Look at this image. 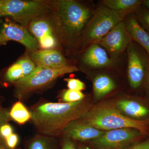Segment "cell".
Wrapping results in <instances>:
<instances>
[{"label": "cell", "instance_id": "10", "mask_svg": "<svg viewBox=\"0 0 149 149\" xmlns=\"http://www.w3.org/2000/svg\"><path fill=\"white\" fill-rule=\"evenodd\" d=\"M126 29L124 20L115 26L98 44L109 53L111 58H117L132 42Z\"/></svg>", "mask_w": 149, "mask_h": 149}, {"label": "cell", "instance_id": "4", "mask_svg": "<svg viewBox=\"0 0 149 149\" xmlns=\"http://www.w3.org/2000/svg\"><path fill=\"white\" fill-rule=\"evenodd\" d=\"M124 18L117 13L102 5L94 11L83 34L76 45L84 50L88 46L98 43Z\"/></svg>", "mask_w": 149, "mask_h": 149}, {"label": "cell", "instance_id": "31", "mask_svg": "<svg viewBox=\"0 0 149 149\" xmlns=\"http://www.w3.org/2000/svg\"><path fill=\"white\" fill-rule=\"evenodd\" d=\"M7 42L3 36L0 32V46L6 45Z\"/></svg>", "mask_w": 149, "mask_h": 149}, {"label": "cell", "instance_id": "2", "mask_svg": "<svg viewBox=\"0 0 149 149\" xmlns=\"http://www.w3.org/2000/svg\"><path fill=\"white\" fill-rule=\"evenodd\" d=\"M53 4L54 14L63 43L76 45L94 12L73 0H60Z\"/></svg>", "mask_w": 149, "mask_h": 149}, {"label": "cell", "instance_id": "25", "mask_svg": "<svg viewBox=\"0 0 149 149\" xmlns=\"http://www.w3.org/2000/svg\"><path fill=\"white\" fill-rule=\"evenodd\" d=\"M13 133V129L10 124L6 123L0 128V136L4 140Z\"/></svg>", "mask_w": 149, "mask_h": 149}, {"label": "cell", "instance_id": "11", "mask_svg": "<svg viewBox=\"0 0 149 149\" xmlns=\"http://www.w3.org/2000/svg\"><path fill=\"white\" fill-rule=\"evenodd\" d=\"M1 33L7 42L15 41L24 45L31 53L40 49L37 40L26 27L6 19L3 23Z\"/></svg>", "mask_w": 149, "mask_h": 149}, {"label": "cell", "instance_id": "23", "mask_svg": "<svg viewBox=\"0 0 149 149\" xmlns=\"http://www.w3.org/2000/svg\"><path fill=\"white\" fill-rule=\"evenodd\" d=\"M136 19L144 29L149 34V10H140V9L136 12Z\"/></svg>", "mask_w": 149, "mask_h": 149}, {"label": "cell", "instance_id": "24", "mask_svg": "<svg viewBox=\"0 0 149 149\" xmlns=\"http://www.w3.org/2000/svg\"><path fill=\"white\" fill-rule=\"evenodd\" d=\"M64 80L66 82L68 88L70 90L81 92L86 88L85 83L79 79L67 78Z\"/></svg>", "mask_w": 149, "mask_h": 149}, {"label": "cell", "instance_id": "21", "mask_svg": "<svg viewBox=\"0 0 149 149\" xmlns=\"http://www.w3.org/2000/svg\"><path fill=\"white\" fill-rule=\"evenodd\" d=\"M29 149H57L55 141L52 137L37 136L29 144Z\"/></svg>", "mask_w": 149, "mask_h": 149}, {"label": "cell", "instance_id": "9", "mask_svg": "<svg viewBox=\"0 0 149 149\" xmlns=\"http://www.w3.org/2000/svg\"><path fill=\"white\" fill-rule=\"evenodd\" d=\"M127 52L128 81L132 89H137L141 87L148 72L149 58L132 42L127 48Z\"/></svg>", "mask_w": 149, "mask_h": 149}, {"label": "cell", "instance_id": "14", "mask_svg": "<svg viewBox=\"0 0 149 149\" xmlns=\"http://www.w3.org/2000/svg\"><path fill=\"white\" fill-rule=\"evenodd\" d=\"M29 57L36 66L56 69L70 65L57 49H39L31 53Z\"/></svg>", "mask_w": 149, "mask_h": 149}, {"label": "cell", "instance_id": "1", "mask_svg": "<svg viewBox=\"0 0 149 149\" xmlns=\"http://www.w3.org/2000/svg\"><path fill=\"white\" fill-rule=\"evenodd\" d=\"M93 106L86 98L75 102L45 103L33 109L31 119L41 134L55 137L61 135L70 123L83 117Z\"/></svg>", "mask_w": 149, "mask_h": 149}, {"label": "cell", "instance_id": "3", "mask_svg": "<svg viewBox=\"0 0 149 149\" xmlns=\"http://www.w3.org/2000/svg\"><path fill=\"white\" fill-rule=\"evenodd\" d=\"M80 119L104 131L132 128L140 130L144 135L148 133L149 128V119L139 120L127 117L117 109L115 104L109 102L93 105Z\"/></svg>", "mask_w": 149, "mask_h": 149}, {"label": "cell", "instance_id": "13", "mask_svg": "<svg viewBox=\"0 0 149 149\" xmlns=\"http://www.w3.org/2000/svg\"><path fill=\"white\" fill-rule=\"evenodd\" d=\"M81 60L83 64L93 69L110 67L115 60L110 58L107 52L98 43L92 44L84 50Z\"/></svg>", "mask_w": 149, "mask_h": 149}, {"label": "cell", "instance_id": "35", "mask_svg": "<svg viewBox=\"0 0 149 149\" xmlns=\"http://www.w3.org/2000/svg\"><path fill=\"white\" fill-rule=\"evenodd\" d=\"M6 123H6L4 122V121H2V120H0V128H1L2 125H3L4 124ZM0 138H1V136H0Z\"/></svg>", "mask_w": 149, "mask_h": 149}, {"label": "cell", "instance_id": "8", "mask_svg": "<svg viewBox=\"0 0 149 149\" xmlns=\"http://www.w3.org/2000/svg\"><path fill=\"white\" fill-rule=\"evenodd\" d=\"M140 130L123 128L105 131L102 136L90 141L95 149H124L141 138Z\"/></svg>", "mask_w": 149, "mask_h": 149}, {"label": "cell", "instance_id": "34", "mask_svg": "<svg viewBox=\"0 0 149 149\" xmlns=\"http://www.w3.org/2000/svg\"><path fill=\"white\" fill-rule=\"evenodd\" d=\"M77 149H93L90 148V147L88 146H81L78 148Z\"/></svg>", "mask_w": 149, "mask_h": 149}, {"label": "cell", "instance_id": "16", "mask_svg": "<svg viewBox=\"0 0 149 149\" xmlns=\"http://www.w3.org/2000/svg\"><path fill=\"white\" fill-rule=\"evenodd\" d=\"M125 27L132 40L136 41L146 50L149 56V34L140 24L133 14L124 18Z\"/></svg>", "mask_w": 149, "mask_h": 149}, {"label": "cell", "instance_id": "29", "mask_svg": "<svg viewBox=\"0 0 149 149\" xmlns=\"http://www.w3.org/2000/svg\"><path fill=\"white\" fill-rule=\"evenodd\" d=\"M11 120L9 112L0 107V120L8 123Z\"/></svg>", "mask_w": 149, "mask_h": 149}, {"label": "cell", "instance_id": "18", "mask_svg": "<svg viewBox=\"0 0 149 149\" xmlns=\"http://www.w3.org/2000/svg\"><path fill=\"white\" fill-rule=\"evenodd\" d=\"M115 105L121 113L133 119L145 117L149 113L148 108L134 100H120L116 103Z\"/></svg>", "mask_w": 149, "mask_h": 149}, {"label": "cell", "instance_id": "19", "mask_svg": "<svg viewBox=\"0 0 149 149\" xmlns=\"http://www.w3.org/2000/svg\"><path fill=\"white\" fill-rule=\"evenodd\" d=\"M116 88L113 80L106 74L97 75L93 81L94 98L100 100L111 93Z\"/></svg>", "mask_w": 149, "mask_h": 149}, {"label": "cell", "instance_id": "33", "mask_svg": "<svg viewBox=\"0 0 149 149\" xmlns=\"http://www.w3.org/2000/svg\"><path fill=\"white\" fill-rule=\"evenodd\" d=\"M5 0H0V13L2 10L3 6Z\"/></svg>", "mask_w": 149, "mask_h": 149}, {"label": "cell", "instance_id": "7", "mask_svg": "<svg viewBox=\"0 0 149 149\" xmlns=\"http://www.w3.org/2000/svg\"><path fill=\"white\" fill-rule=\"evenodd\" d=\"M49 13L33 19L27 29L37 40L40 49L58 50L63 43L62 36L54 13L53 18L48 16Z\"/></svg>", "mask_w": 149, "mask_h": 149}, {"label": "cell", "instance_id": "6", "mask_svg": "<svg viewBox=\"0 0 149 149\" xmlns=\"http://www.w3.org/2000/svg\"><path fill=\"white\" fill-rule=\"evenodd\" d=\"M54 10L53 2L43 1L5 0L0 17L8 16L27 28L30 22Z\"/></svg>", "mask_w": 149, "mask_h": 149}, {"label": "cell", "instance_id": "28", "mask_svg": "<svg viewBox=\"0 0 149 149\" xmlns=\"http://www.w3.org/2000/svg\"><path fill=\"white\" fill-rule=\"evenodd\" d=\"M61 149H77L71 139L65 138L63 142Z\"/></svg>", "mask_w": 149, "mask_h": 149}, {"label": "cell", "instance_id": "15", "mask_svg": "<svg viewBox=\"0 0 149 149\" xmlns=\"http://www.w3.org/2000/svg\"><path fill=\"white\" fill-rule=\"evenodd\" d=\"M36 67L29 57L22 58L9 68L5 74V79L7 82L15 84L28 77Z\"/></svg>", "mask_w": 149, "mask_h": 149}, {"label": "cell", "instance_id": "32", "mask_svg": "<svg viewBox=\"0 0 149 149\" xmlns=\"http://www.w3.org/2000/svg\"><path fill=\"white\" fill-rule=\"evenodd\" d=\"M143 4L146 6L148 9L149 10V0H145L143 1Z\"/></svg>", "mask_w": 149, "mask_h": 149}, {"label": "cell", "instance_id": "27", "mask_svg": "<svg viewBox=\"0 0 149 149\" xmlns=\"http://www.w3.org/2000/svg\"><path fill=\"white\" fill-rule=\"evenodd\" d=\"M124 149H149V139L142 143L130 146Z\"/></svg>", "mask_w": 149, "mask_h": 149}, {"label": "cell", "instance_id": "20", "mask_svg": "<svg viewBox=\"0 0 149 149\" xmlns=\"http://www.w3.org/2000/svg\"><path fill=\"white\" fill-rule=\"evenodd\" d=\"M11 119L18 124H24L32 118L31 112L20 101L14 104L9 112Z\"/></svg>", "mask_w": 149, "mask_h": 149}, {"label": "cell", "instance_id": "17", "mask_svg": "<svg viewBox=\"0 0 149 149\" xmlns=\"http://www.w3.org/2000/svg\"><path fill=\"white\" fill-rule=\"evenodd\" d=\"M104 6L117 13L124 18L129 15L136 12L143 4L141 0H103Z\"/></svg>", "mask_w": 149, "mask_h": 149}, {"label": "cell", "instance_id": "22", "mask_svg": "<svg viewBox=\"0 0 149 149\" xmlns=\"http://www.w3.org/2000/svg\"><path fill=\"white\" fill-rule=\"evenodd\" d=\"M61 98L64 103H72L80 101L85 98L84 93L81 91L65 90L62 92Z\"/></svg>", "mask_w": 149, "mask_h": 149}, {"label": "cell", "instance_id": "5", "mask_svg": "<svg viewBox=\"0 0 149 149\" xmlns=\"http://www.w3.org/2000/svg\"><path fill=\"white\" fill-rule=\"evenodd\" d=\"M79 70L77 67L71 65L56 69L36 66L28 77L14 84L15 85V96L19 100L24 99L50 85L58 77Z\"/></svg>", "mask_w": 149, "mask_h": 149}, {"label": "cell", "instance_id": "12", "mask_svg": "<svg viewBox=\"0 0 149 149\" xmlns=\"http://www.w3.org/2000/svg\"><path fill=\"white\" fill-rule=\"evenodd\" d=\"M105 131L99 130L81 119L70 123L62 131L61 135L71 140L87 142L101 137Z\"/></svg>", "mask_w": 149, "mask_h": 149}, {"label": "cell", "instance_id": "26", "mask_svg": "<svg viewBox=\"0 0 149 149\" xmlns=\"http://www.w3.org/2000/svg\"><path fill=\"white\" fill-rule=\"evenodd\" d=\"M5 141L9 148L11 149H14L18 143L19 138L16 134L13 133L6 139Z\"/></svg>", "mask_w": 149, "mask_h": 149}, {"label": "cell", "instance_id": "30", "mask_svg": "<svg viewBox=\"0 0 149 149\" xmlns=\"http://www.w3.org/2000/svg\"><path fill=\"white\" fill-rule=\"evenodd\" d=\"M0 149H11L8 146L5 141L1 138H0Z\"/></svg>", "mask_w": 149, "mask_h": 149}, {"label": "cell", "instance_id": "36", "mask_svg": "<svg viewBox=\"0 0 149 149\" xmlns=\"http://www.w3.org/2000/svg\"><path fill=\"white\" fill-rule=\"evenodd\" d=\"M148 85H149V61L148 67Z\"/></svg>", "mask_w": 149, "mask_h": 149}]
</instances>
